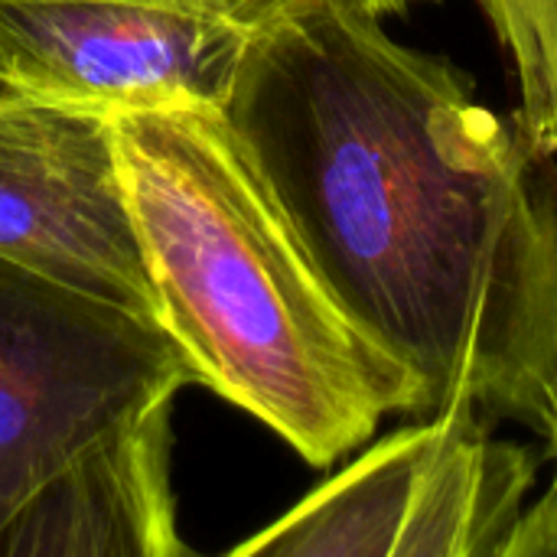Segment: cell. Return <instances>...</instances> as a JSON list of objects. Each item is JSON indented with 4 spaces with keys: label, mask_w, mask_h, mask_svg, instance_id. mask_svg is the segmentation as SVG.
Here are the masks:
<instances>
[{
    "label": "cell",
    "mask_w": 557,
    "mask_h": 557,
    "mask_svg": "<svg viewBox=\"0 0 557 557\" xmlns=\"http://www.w3.org/2000/svg\"><path fill=\"white\" fill-rule=\"evenodd\" d=\"M225 121L343 310L428 392L542 441L557 414V160L356 0H277Z\"/></svg>",
    "instance_id": "6da1fadb"
},
{
    "label": "cell",
    "mask_w": 557,
    "mask_h": 557,
    "mask_svg": "<svg viewBox=\"0 0 557 557\" xmlns=\"http://www.w3.org/2000/svg\"><path fill=\"white\" fill-rule=\"evenodd\" d=\"M111 131L157 320L196 385L310 467L392 414L428 418L424 382L343 310L219 108L111 114Z\"/></svg>",
    "instance_id": "7a4b0ae2"
},
{
    "label": "cell",
    "mask_w": 557,
    "mask_h": 557,
    "mask_svg": "<svg viewBox=\"0 0 557 557\" xmlns=\"http://www.w3.org/2000/svg\"><path fill=\"white\" fill-rule=\"evenodd\" d=\"M186 385L157 320L0 258V535L52 476Z\"/></svg>",
    "instance_id": "3957f363"
},
{
    "label": "cell",
    "mask_w": 557,
    "mask_h": 557,
    "mask_svg": "<svg viewBox=\"0 0 557 557\" xmlns=\"http://www.w3.org/2000/svg\"><path fill=\"white\" fill-rule=\"evenodd\" d=\"M545 457L470 401L382 437L238 557H503Z\"/></svg>",
    "instance_id": "277c9868"
},
{
    "label": "cell",
    "mask_w": 557,
    "mask_h": 557,
    "mask_svg": "<svg viewBox=\"0 0 557 557\" xmlns=\"http://www.w3.org/2000/svg\"><path fill=\"white\" fill-rule=\"evenodd\" d=\"M277 0H0V91L101 114L219 108Z\"/></svg>",
    "instance_id": "5b68a950"
},
{
    "label": "cell",
    "mask_w": 557,
    "mask_h": 557,
    "mask_svg": "<svg viewBox=\"0 0 557 557\" xmlns=\"http://www.w3.org/2000/svg\"><path fill=\"white\" fill-rule=\"evenodd\" d=\"M0 258L157 320L111 114L0 91Z\"/></svg>",
    "instance_id": "8992f818"
},
{
    "label": "cell",
    "mask_w": 557,
    "mask_h": 557,
    "mask_svg": "<svg viewBox=\"0 0 557 557\" xmlns=\"http://www.w3.org/2000/svg\"><path fill=\"white\" fill-rule=\"evenodd\" d=\"M173 401L150 408L52 476L3 529L0 557H180L170 490Z\"/></svg>",
    "instance_id": "52a82bcc"
},
{
    "label": "cell",
    "mask_w": 557,
    "mask_h": 557,
    "mask_svg": "<svg viewBox=\"0 0 557 557\" xmlns=\"http://www.w3.org/2000/svg\"><path fill=\"white\" fill-rule=\"evenodd\" d=\"M519 85V114L557 160V0H476Z\"/></svg>",
    "instance_id": "ba28073f"
},
{
    "label": "cell",
    "mask_w": 557,
    "mask_h": 557,
    "mask_svg": "<svg viewBox=\"0 0 557 557\" xmlns=\"http://www.w3.org/2000/svg\"><path fill=\"white\" fill-rule=\"evenodd\" d=\"M552 447V460H555V476L552 486L545 490V496L535 506H525L519 525L512 529L503 557H545L557 555V414H555V431L548 437Z\"/></svg>",
    "instance_id": "9c48e42d"
},
{
    "label": "cell",
    "mask_w": 557,
    "mask_h": 557,
    "mask_svg": "<svg viewBox=\"0 0 557 557\" xmlns=\"http://www.w3.org/2000/svg\"><path fill=\"white\" fill-rule=\"evenodd\" d=\"M366 13H372V16H379V20H385V16H398V13H405V10H411L414 3H421V0H356Z\"/></svg>",
    "instance_id": "30bf717a"
}]
</instances>
